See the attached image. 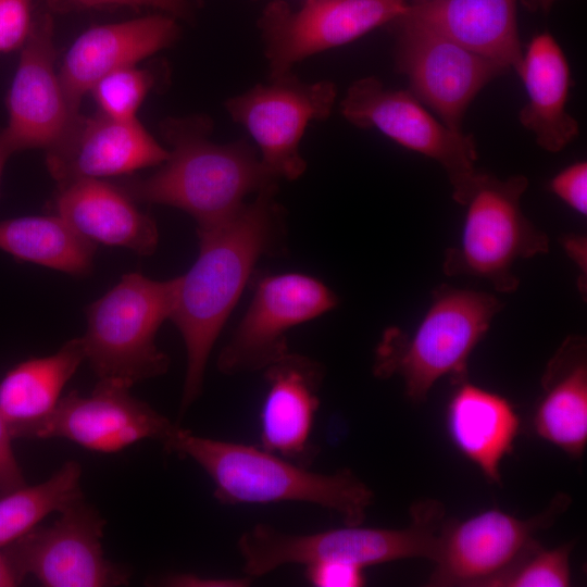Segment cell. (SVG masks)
I'll list each match as a JSON object with an SVG mask.
<instances>
[{"mask_svg":"<svg viewBox=\"0 0 587 587\" xmlns=\"http://www.w3.org/2000/svg\"><path fill=\"white\" fill-rule=\"evenodd\" d=\"M174 20L153 15L88 29L70 47L59 74L68 105L78 115L80 100L103 76L170 46Z\"/></svg>","mask_w":587,"mask_h":587,"instance_id":"19","label":"cell"},{"mask_svg":"<svg viewBox=\"0 0 587 587\" xmlns=\"http://www.w3.org/2000/svg\"><path fill=\"white\" fill-rule=\"evenodd\" d=\"M527 93L519 113L521 125L548 152H560L578 133L577 121L567 112L572 85L570 65L561 46L549 32L532 38L515 71Z\"/></svg>","mask_w":587,"mask_h":587,"instance_id":"22","label":"cell"},{"mask_svg":"<svg viewBox=\"0 0 587 587\" xmlns=\"http://www.w3.org/2000/svg\"><path fill=\"white\" fill-rule=\"evenodd\" d=\"M0 250L18 261L87 276L93 267L97 245L53 213L1 221Z\"/></svg>","mask_w":587,"mask_h":587,"instance_id":"26","label":"cell"},{"mask_svg":"<svg viewBox=\"0 0 587 587\" xmlns=\"http://www.w3.org/2000/svg\"><path fill=\"white\" fill-rule=\"evenodd\" d=\"M11 154L12 153L10 152V150L5 147V145L0 139V180H1L4 164Z\"/></svg>","mask_w":587,"mask_h":587,"instance_id":"39","label":"cell"},{"mask_svg":"<svg viewBox=\"0 0 587 587\" xmlns=\"http://www.w3.org/2000/svg\"><path fill=\"white\" fill-rule=\"evenodd\" d=\"M503 303L494 295L449 285L437 287L432 303L412 334L388 327L382 336L373 374L400 376L408 399L422 403L442 377L454 385L467 379L469 359Z\"/></svg>","mask_w":587,"mask_h":587,"instance_id":"4","label":"cell"},{"mask_svg":"<svg viewBox=\"0 0 587 587\" xmlns=\"http://www.w3.org/2000/svg\"><path fill=\"white\" fill-rule=\"evenodd\" d=\"M573 545L571 541L545 548L535 540L488 587H567L571 585L570 554Z\"/></svg>","mask_w":587,"mask_h":587,"instance_id":"28","label":"cell"},{"mask_svg":"<svg viewBox=\"0 0 587 587\" xmlns=\"http://www.w3.org/2000/svg\"><path fill=\"white\" fill-rule=\"evenodd\" d=\"M340 112L352 125L376 129L398 145L438 162L458 203L478 171L474 137L445 125L409 90L389 89L374 76L363 77L348 88Z\"/></svg>","mask_w":587,"mask_h":587,"instance_id":"8","label":"cell"},{"mask_svg":"<svg viewBox=\"0 0 587 587\" xmlns=\"http://www.w3.org/2000/svg\"><path fill=\"white\" fill-rule=\"evenodd\" d=\"M338 304V297L316 277L303 273L265 275L258 279L251 302L221 350V373L263 371L289 352L287 333Z\"/></svg>","mask_w":587,"mask_h":587,"instance_id":"13","label":"cell"},{"mask_svg":"<svg viewBox=\"0 0 587 587\" xmlns=\"http://www.w3.org/2000/svg\"><path fill=\"white\" fill-rule=\"evenodd\" d=\"M82 466L65 462L47 480L0 494V548L18 539L53 512L84 498Z\"/></svg>","mask_w":587,"mask_h":587,"instance_id":"27","label":"cell"},{"mask_svg":"<svg viewBox=\"0 0 587 587\" xmlns=\"http://www.w3.org/2000/svg\"><path fill=\"white\" fill-rule=\"evenodd\" d=\"M84 361L78 337L51 355L25 360L7 372L0 380V413L12 439L55 408L62 389Z\"/></svg>","mask_w":587,"mask_h":587,"instance_id":"25","label":"cell"},{"mask_svg":"<svg viewBox=\"0 0 587 587\" xmlns=\"http://www.w3.org/2000/svg\"><path fill=\"white\" fill-rule=\"evenodd\" d=\"M205 120L171 122L167 159L153 174L116 183L133 200L180 209L197 223V232L230 220L249 195L277 184L264 168L258 150L246 139L210 140Z\"/></svg>","mask_w":587,"mask_h":587,"instance_id":"2","label":"cell"},{"mask_svg":"<svg viewBox=\"0 0 587 587\" xmlns=\"http://www.w3.org/2000/svg\"><path fill=\"white\" fill-rule=\"evenodd\" d=\"M570 258L579 266L582 274L586 275V239L583 236H567L562 240Z\"/></svg>","mask_w":587,"mask_h":587,"instance_id":"36","label":"cell"},{"mask_svg":"<svg viewBox=\"0 0 587 587\" xmlns=\"http://www.w3.org/2000/svg\"><path fill=\"white\" fill-rule=\"evenodd\" d=\"M557 0H520L522 5L533 13H548Z\"/></svg>","mask_w":587,"mask_h":587,"instance_id":"38","label":"cell"},{"mask_svg":"<svg viewBox=\"0 0 587 587\" xmlns=\"http://www.w3.org/2000/svg\"><path fill=\"white\" fill-rule=\"evenodd\" d=\"M174 297L175 277L155 280L132 272L86 308L82 339L99 379L132 388L167 372L170 358L157 347L155 336L170 320Z\"/></svg>","mask_w":587,"mask_h":587,"instance_id":"6","label":"cell"},{"mask_svg":"<svg viewBox=\"0 0 587 587\" xmlns=\"http://www.w3.org/2000/svg\"><path fill=\"white\" fill-rule=\"evenodd\" d=\"M150 86L148 73L129 66L103 76L91 91L101 114L115 120H134Z\"/></svg>","mask_w":587,"mask_h":587,"instance_id":"29","label":"cell"},{"mask_svg":"<svg viewBox=\"0 0 587 587\" xmlns=\"http://www.w3.org/2000/svg\"><path fill=\"white\" fill-rule=\"evenodd\" d=\"M455 386L445 413L448 437L489 483L500 484V464L514 449L520 416L512 402L498 392L467 379Z\"/></svg>","mask_w":587,"mask_h":587,"instance_id":"21","label":"cell"},{"mask_svg":"<svg viewBox=\"0 0 587 587\" xmlns=\"http://www.w3.org/2000/svg\"><path fill=\"white\" fill-rule=\"evenodd\" d=\"M409 4H421L432 0H407Z\"/></svg>","mask_w":587,"mask_h":587,"instance_id":"40","label":"cell"},{"mask_svg":"<svg viewBox=\"0 0 587 587\" xmlns=\"http://www.w3.org/2000/svg\"><path fill=\"white\" fill-rule=\"evenodd\" d=\"M252 578L248 576L218 578L203 577L189 573L170 574L160 580L161 585L172 587H243L248 586Z\"/></svg>","mask_w":587,"mask_h":587,"instance_id":"34","label":"cell"},{"mask_svg":"<svg viewBox=\"0 0 587 587\" xmlns=\"http://www.w3.org/2000/svg\"><path fill=\"white\" fill-rule=\"evenodd\" d=\"M129 389L114 380L99 379L88 396L71 391L17 438H64L102 453L121 451L143 439L163 442L177 425L132 396Z\"/></svg>","mask_w":587,"mask_h":587,"instance_id":"15","label":"cell"},{"mask_svg":"<svg viewBox=\"0 0 587 587\" xmlns=\"http://www.w3.org/2000/svg\"><path fill=\"white\" fill-rule=\"evenodd\" d=\"M52 211L96 245L126 248L142 257L158 247L154 220L116 184L82 178L59 185Z\"/></svg>","mask_w":587,"mask_h":587,"instance_id":"20","label":"cell"},{"mask_svg":"<svg viewBox=\"0 0 587 587\" xmlns=\"http://www.w3.org/2000/svg\"><path fill=\"white\" fill-rule=\"evenodd\" d=\"M549 189L571 209L587 213V163L579 161L560 171L549 184Z\"/></svg>","mask_w":587,"mask_h":587,"instance_id":"31","label":"cell"},{"mask_svg":"<svg viewBox=\"0 0 587 587\" xmlns=\"http://www.w3.org/2000/svg\"><path fill=\"white\" fill-rule=\"evenodd\" d=\"M276 192L277 184L267 186L224 224L197 232V260L175 277L170 320L183 337L187 357L182 414L202 392L211 350L257 262L283 246L285 215Z\"/></svg>","mask_w":587,"mask_h":587,"instance_id":"1","label":"cell"},{"mask_svg":"<svg viewBox=\"0 0 587 587\" xmlns=\"http://www.w3.org/2000/svg\"><path fill=\"white\" fill-rule=\"evenodd\" d=\"M408 8L407 0H305L299 9L282 0L270 2L258 22L270 77L391 24Z\"/></svg>","mask_w":587,"mask_h":587,"instance_id":"12","label":"cell"},{"mask_svg":"<svg viewBox=\"0 0 587 587\" xmlns=\"http://www.w3.org/2000/svg\"><path fill=\"white\" fill-rule=\"evenodd\" d=\"M404 15L509 70L521 63L517 0H432Z\"/></svg>","mask_w":587,"mask_h":587,"instance_id":"24","label":"cell"},{"mask_svg":"<svg viewBox=\"0 0 587 587\" xmlns=\"http://www.w3.org/2000/svg\"><path fill=\"white\" fill-rule=\"evenodd\" d=\"M391 24L397 30L396 66L408 78L409 91L445 125L463 132L470 103L509 68L404 14Z\"/></svg>","mask_w":587,"mask_h":587,"instance_id":"11","label":"cell"},{"mask_svg":"<svg viewBox=\"0 0 587 587\" xmlns=\"http://www.w3.org/2000/svg\"><path fill=\"white\" fill-rule=\"evenodd\" d=\"M168 157L142 125L103 114L78 118L68 134L48 149L47 167L59 185L82 178H103L161 165Z\"/></svg>","mask_w":587,"mask_h":587,"instance_id":"17","label":"cell"},{"mask_svg":"<svg viewBox=\"0 0 587 587\" xmlns=\"http://www.w3.org/2000/svg\"><path fill=\"white\" fill-rule=\"evenodd\" d=\"M53 65L51 23L45 20L30 30L23 45L9 90V122L0 133V139L11 153L29 148H52L78 118L68 105Z\"/></svg>","mask_w":587,"mask_h":587,"instance_id":"16","label":"cell"},{"mask_svg":"<svg viewBox=\"0 0 587 587\" xmlns=\"http://www.w3.org/2000/svg\"><path fill=\"white\" fill-rule=\"evenodd\" d=\"M30 33V0H0V52L23 47Z\"/></svg>","mask_w":587,"mask_h":587,"instance_id":"30","label":"cell"},{"mask_svg":"<svg viewBox=\"0 0 587 587\" xmlns=\"http://www.w3.org/2000/svg\"><path fill=\"white\" fill-rule=\"evenodd\" d=\"M336 96L332 82L307 83L289 72L232 97L225 107L255 142L270 175L295 180L307 168L299 149L305 128L330 115Z\"/></svg>","mask_w":587,"mask_h":587,"instance_id":"9","label":"cell"},{"mask_svg":"<svg viewBox=\"0 0 587 587\" xmlns=\"http://www.w3.org/2000/svg\"><path fill=\"white\" fill-rule=\"evenodd\" d=\"M167 452L196 462L223 504L305 502L337 513L345 525H362L374 492L342 469L317 473L263 448L201 437L177 427L162 442Z\"/></svg>","mask_w":587,"mask_h":587,"instance_id":"3","label":"cell"},{"mask_svg":"<svg viewBox=\"0 0 587 587\" xmlns=\"http://www.w3.org/2000/svg\"><path fill=\"white\" fill-rule=\"evenodd\" d=\"M85 5L132 4L151 5L175 15H182L186 10V0H74Z\"/></svg>","mask_w":587,"mask_h":587,"instance_id":"35","label":"cell"},{"mask_svg":"<svg viewBox=\"0 0 587 587\" xmlns=\"http://www.w3.org/2000/svg\"><path fill=\"white\" fill-rule=\"evenodd\" d=\"M410 516V525L400 529L345 525L301 535L259 523L238 539L242 571L254 578L291 564L339 561L365 569L402 559L433 561L445 522L444 504L434 499L419 501L411 505Z\"/></svg>","mask_w":587,"mask_h":587,"instance_id":"5","label":"cell"},{"mask_svg":"<svg viewBox=\"0 0 587 587\" xmlns=\"http://www.w3.org/2000/svg\"><path fill=\"white\" fill-rule=\"evenodd\" d=\"M105 520L85 497L60 512L49 526L38 525L4 547L18 580L35 577L46 587L127 585L129 573L104 557Z\"/></svg>","mask_w":587,"mask_h":587,"instance_id":"10","label":"cell"},{"mask_svg":"<svg viewBox=\"0 0 587 587\" xmlns=\"http://www.w3.org/2000/svg\"><path fill=\"white\" fill-rule=\"evenodd\" d=\"M21 582L14 573L11 564L0 548V587L16 586Z\"/></svg>","mask_w":587,"mask_h":587,"instance_id":"37","label":"cell"},{"mask_svg":"<svg viewBox=\"0 0 587 587\" xmlns=\"http://www.w3.org/2000/svg\"><path fill=\"white\" fill-rule=\"evenodd\" d=\"M24 485L22 469L12 448V437L0 413V494Z\"/></svg>","mask_w":587,"mask_h":587,"instance_id":"33","label":"cell"},{"mask_svg":"<svg viewBox=\"0 0 587 587\" xmlns=\"http://www.w3.org/2000/svg\"><path fill=\"white\" fill-rule=\"evenodd\" d=\"M570 503L567 495L558 494L544 512L529 519H519L495 508L462 521L445 520L428 585L488 587Z\"/></svg>","mask_w":587,"mask_h":587,"instance_id":"14","label":"cell"},{"mask_svg":"<svg viewBox=\"0 0 587 587\" xmlns=\"http://www.w3.org/2000/svg\"><path fill=\"white\" fill-rule=\"evenodd\" d=\"M263 372L260 447L310 467L319 454L312 435L324 369L307 355L288 352Z\"/></svg>","mask_w":587,"mask_h":587,"instance_id":"18","label":"cell"},{"mask_svg":"<svg viewBox=\"0 0 587 587\" xmlns=\"http://www.w3.org/2000/svg\"><path fill=\"white\" fill-rule=\"evenodd\" d=\"M527 187L523 175L502 179L477 171L459 203L466 209L465 218L459 243L445 252L446 275L482 278L502 294L517 289L514 263L549 251L547 234L522 210Z\"/></svg>","mask_w":587,"mask_h":587,"instance_id":"7","label":"cell"},{"mask_svg":"<svg viewBox=\"0 0 587 587\" xmlns=\"http://www.w3.org/2000/svg\"><path fill=\"white\" fill-rule=\"evenodd\" d=\"M542 392L532 416L534 433L572 459L587 445V345L583 336L566 337L548 361Z\"/></svg>","mask_w":587,"mask_h":587,"instance_id":"23","label":"cell"},{"mask_svg":"<svg viewBox=\"0 0 587 587\" xmlns=\"http://www.w3.org/2000/svg\"><path fill=\"white\" fill-rule=\"evenodd\" d=\"M304 567L307 580L315 587H360L365 585L364 569L355 564L328 561Z\"/></svg>","mask_w":587,"mask_h":587,"instance_id":"32","label":"cell"}]
</instances>
